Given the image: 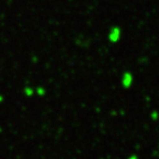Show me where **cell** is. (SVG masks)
Listing matches in <instances>:
<instances>
[{"label": "cell", "instance_id": "cell-1", "mask_svg": "<svg viewBox=\"0 0 159 159\" xmlns=\"http://www.w3.org/2000/svg\"><path fill=\"white\" fill-rule=\"evenodd\" d=\"M121 37H122V30L119 27H113L108 34V39L112 43L118 42L121 39Z\"/></svg>", "mask_w": 159, "mask_h": 159}, {"label": "cell", "instance_id": "cell-2", "mask_svg": "<svg viewBox=\"0 0 159 159\" xmlns=\"http://www.w3.org/2000/svg\"><path fill=\"white\" fill-rule=\"evenodd\" d=\"M121 83L123 87L125 88H129L132 85L133 83V75L130 72H125L122 76Z\"/></svg>", "mask_w": 159, "mask_h": 159}]
</instances>
